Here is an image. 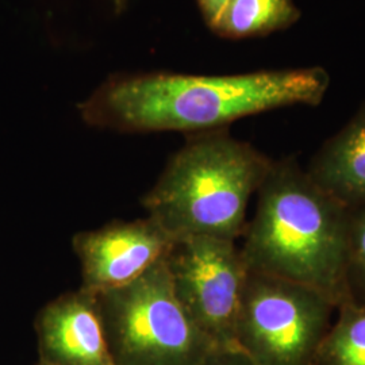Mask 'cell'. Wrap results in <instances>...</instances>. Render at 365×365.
<instances>
[{
    "label": "cell",
    "instance_id": "cell-1",
    "mask_svg": "<svg viewBox=\"0 0 365 365\" xmlns=\"http://www.w3.org/2000/svg\"><path fill=\"white\" fill-rule=\"evenodd\" d=\"M329 86L330 75L321 66L223 76L120 75L108 78L78 108L96 129L194 134L283 107L318 106Z\"/></svg>",
    "mask_w": 365,
    "mask_h": 365
},
{
    "label": "cell",
    "instance_id": "cell-2",
    "mask_svg": "<svg viewBox=\"0 0 365 365\" xmlns=\"http://www.w3.org/2000/svg\"><path fill=\"white\" fill-rule=\"evenodd\" d=\"M348 209L294 157L272 161L240 247L249 271L315 288L345 303Z\"/></svg>",
    "mask_w": 365,
    "mask_h": 365
},
{
    "label": "cell",
    "instance_id": "cell-3",
    "mask_svg": "<svg viewBox=\"0 0 365 365\" xmlns=\"http://www.w3.org/2000/svg\"><path fill=\"white\" fill-rule=\"evenodd\" d=\"M272 161L227 129L187 134L185 144L143 196L146 217L175 240L212 237L235 242L248 223L249 200Z\"/></svg>",
    "mask_w": 365,
    "mask_h": 365
},
{
    "label": "cell",
    "instance_id": "cell-4",
    "mask_svg": "<svg viewBox=\"0 0 365 365\" xmlns=\"http://www.w3.org/2000/svg\"><path fill=\"white\" fill-rule=\"evenodd\" d=\"M95 295L115 365H199L215 349L176 298L164 259Z\"/></svg>",
    "mask_w": 365,
    "mask_h": 365
},
{
    "label": "cell",
    "instance_id": "cell-5",
    "mask_svg": "<svg viewBox=\"0 0 365 365\" xmlns=\"http://www.w3.org/2000/svg\"><path fill=\"white\" fill-rule=\"evenodd\" d=\"M334 310L337 306L315 288L249 271L237 346L257 365H315Z\"/></svg>",
    "mask_w": 365,
    "mask_h": 365
},
{
    "label": "cell",
    "instance_id": "cell-6",
    "mask_svg": "<svg viewBox=\"0 0 365 365\" xmlns=\"http://www.w3.org/2000/svg\"><path fill=\"white\" fill-rule=\"evenodd\" d=\"M173 292L215 348L237 346V321L248 268L235 241L178 238L164 257Z\"/></svg>",
    "mask_w": 365,
    "mask_h": 365
},
{
    "label": "cell",
    "instance_id": "cell-7",
    "mask_svg": "<svg viewBox=\"0 0 365 365\" xmlns=\"http://www.w3.org/2000/svg\"><path fill=\"white\" fill-rule=\"evenodd\" d=\"M173 242L149 217L78 232L72 237V249L80 264V287L95 294L126 286L163 260Z\"/></svg>",
    "mask_w": 365,
    "mask_h": 365
},
{
    "label": "cell",
    "instance_id": "cell-8",
    "mask_svg": "<svg viewBox=\"0 0 365 365\" xmlns=\"http://www.w3.org/2000/svg\"><path fill=\"white\" fill-rule=\"evenodd\" d=\"M34 330L39 361L51 365H115L96 295L69 291L39 310Z\"/></svg>",
    "mask_w": 365,
    "mask_h": 365
},
{
    "label": "cell",
    "instance_id": "cell-9",
    "mask_svg": "<svg viewBox=\"0 0 365 365\" xmlns=\"http://www.w3.org/2000/svg\"><path fill=\"white\" fill-rule=\"evenodd\" d=\"M309 176L345 207L365 203V103L314 155Z\"/></svg>",
    "mask_w": 365,
    "mask_h": 365
},
{
    "label": "cell",
    "instance_id": "cell-10",
    "mask_svg": "<svg viewBox=\"0 0 365 365\" xmlns=\"http://www.w3.org/2000/svg\"><path fill=\"white\" fill-rule=\"evenodd\" d=\"M294 0H230L211 30L222 38L262 37L299 21Z\"/></svg>",
    "mask_w": 365,
    "mask_h": 365
},
{
    "label": "cell",
    "instance_id": "cell-11",
    "mask_svg": "<svg viewBox=\"0 0 365 365\" xmlns=\"http://www.w3.org/2000/svg\"><path fill=\"white\" fill-rule=\"evenodd\" d=\"M315 365H365V304L345 302L337 307Z\"/></svg>",
    "mask_w": 365,
    "mask_h": 365
},
{
    "label": "cell",
    "instance_id": "cell-12",
    "mask_svg": "<svg viewBox=\"0 0 365 365\" xmlns=\"http://www.w3.org/2000/svg\"><path fill=\"white\" fill-rule=\"evenodd\" d=\"M348 209L345 295L353 304H365V203Z\"/></svg>",
    "mask_w": 365,
    "mask_h": 365
},
{
    "label": "cell",
    "instance_id": "cell-13",
    "mask_svg": "<svg viewBox=\"0 0 365 365\" xmlns=\"http://www.w3.org/2000/svg\"><path fill=\"white\" fill-rule=\"evenodd\" d=\"M199 365H257L248 354L242 352L240 348H229L214 351L206 356V359Z\"/></svg>",
    "mask_w": 365,
    "mask_h": 365
},
{
    "label": "cell",
    "instance_id": "cell-14",
    "mask_svg": "<svg viewBox=\"0 0 365 365\" xmlns=\"http://www.w3.org/2000/svg\"><path fill=\"white\" fill-rule=\"evenodd\" d=\"M205 22L210 29L215 26L221 14L230 0H196Z\"/></svg>",
    "mask_w": 365,
    "mask_h": 365
},
{
    "label": "cell",
    "instance_id": "cell-15",
    "mask_svg": "<svg viewBox=\"0 0 365 365\" xmlns=\"http://www.w3.org/2000/svg\"><path fill=\"white\" fill-rule=\"evenodd\" d=\"M110 1H111V3H113V6L115 7L117 13L123 11V10L126 9V6H128V0H110Z\"/></svg>",
    "mask_w": 365,
    "mask_h": 365
},
{
    "label": "cell",
    "instance_id": "cell-16",
    "mask_svg": "<svg viewBox=\"0 0 365 365\" xmlns=\"http://www.w3.org/2000/svg\"><path fill=\"white\" fill-rule=\"evenodd\" d=\"M37 365H51V364H46V363H41V361H38V364Z\"/></svg>",
    "mask_w": 365,
    "mask_h": 365
}]
</instances>
